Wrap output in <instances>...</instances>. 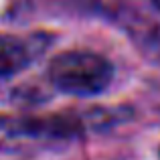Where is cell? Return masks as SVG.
<instances>
[{"mask_svg": "<svg viewBox=\"0 0 160 160\" xmlns=\"http://www.w3.org/2000/svg\"><path fill=\"white\" fill-rule=\"evenodd\" d=\"M49 79L63 93L98 95L109 87L113 79V67L98 53L67 51L51 61Z\"/></svg>", "mask_w": 160, "mask_h": 160, "instance_id": "obj_1", "label": "cell"}, {"mask_svg": "<svg viewBox=\"0 0 160 160\" xmlns=\"http://www.w3.org/2000/svg\"><path fill=\"white\" fill-rule=\"evenodd\" d=\"M22 136L20 130V120H12V118H0V146L12 144L14 140Z\"/></svg>", "mask_w": 160, "mask_h": 160, "instance_id": "obj_3", "label": "cell"}, {"mask_svg": "<svg viewBox=\"0 0 160 160\" xmlns=\"http://www.w3.org/2000/svg\"><path fill=\"white\" fill-rule=\"evenodd\" d=\"M43 35H35L31 39L0 37V81L20 73L24 67H28V63L43 51Z\"/></svg>", "mask_w": 160, "mask_h": 160, "instance_id": "obj_2", "label": "cell"}, {"mask_svg": "<svg viewBox=\"0 0 160 160\" xmlns=\"http://www.w3.org/2000/svg\"><path fill=\"white\" fill-rule=\"evenodd\" d=\"M152 2H154V4H156V6L160 8V0H152Z\"/></svg>", "mask_w": 160, "mask_h": 160, "instance_id": "obj_4", "label": "cell"}]
</instances>
